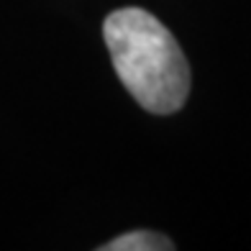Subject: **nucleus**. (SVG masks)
I'll list each match as a JSON object with an SVG mask.
<instances>
[{"mask_svg": "<svg viewBox=\"0 0 251 251\" xmlns=\"http://www.w3.org/2000/svg\"><path fill=\"white\" fill-rule=\"evenodd\" d=\"M113 67L144 110L177 113L190 95V67L177 39L141 8L113 10L102 24Z\"/></svg>", "mask_w": 251, "mask_h": 251, "instance_id": "obj_1", "label": "nucleus"}, {"mask_svg": "<svg viewBox=\"0 0 251 251\" xmlns=\"http://www.w3.org/2000/svg\"><path fill=\"white\" fill-rule=\"evenodd\" d=\"M100 249L102 251H169L175 249V244L167 236H159L154 231H133V233H123L118 238H113L110 244Z\"/></svg>", "mask_w": 251, "mask_h": 251, "instance_id": "obj_2", "label": "nucleus"}]
</instances>
